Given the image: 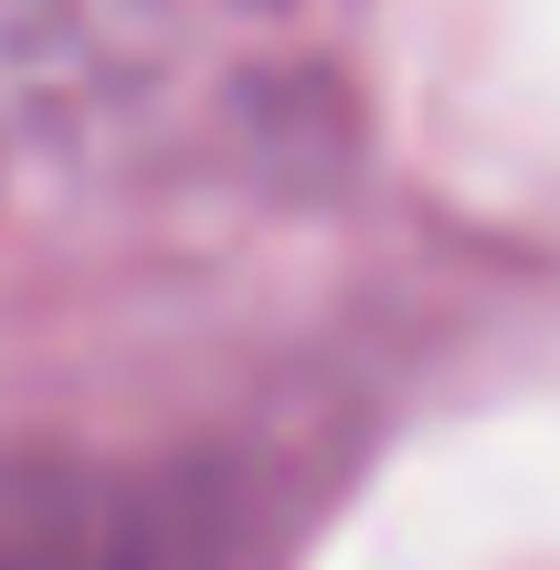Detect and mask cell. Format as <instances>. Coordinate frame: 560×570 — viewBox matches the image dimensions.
Here are the masks:
<instances>
[{
	"label": "cell",
	"mask_w": 560,
	"mask_h": 570,
	"mask_svg": "<svg viewBox=\"0 0 560 570\" xmlns=\"http://www.w3.org/2000/svg\"><path fill=\"white\" fill-rule=\"evenodd\" d=\"M223 518L190 475L0 454V570H202Z\"/></svg>",
	"instance_id": "6da1fadb"
}]
</instances>
